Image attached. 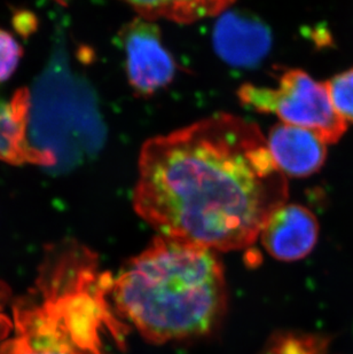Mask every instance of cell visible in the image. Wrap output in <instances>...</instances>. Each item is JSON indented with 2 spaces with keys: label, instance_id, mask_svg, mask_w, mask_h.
I'll return each mask as SVG.
<instances>
[{
  "label": "cell",
  "instance_id": "obj_1",
  "mask_svg": "<svg viewBox=\"0 0 353 354\" xmlns=\"http://www.w3.org/2000/svg\"><path fill=\"white\" fill-rule=\"evenodd\" d=\"M287 197L260 127L235 115H213L141 148L134 207L162 236L240 250Z\"/></svg>",
  "mask_w": 353,
  "mask_h": 354
},
{
  "label": "cell",
  "instance_id": "obj_2",
  "mask_svg": "<svg viewBox=\"0 0 353 354\" xmlns=\"http://www.w3.org/2000/svg\"><path fill=\"white\" fill-rule=\"evenodd\" d=\"M110 291L117 311L156 344L207 335L226 311L216 252L162 235L124 266Z\"/></svg>",
  "mask_w": 353,
  "mask_h": 354
},
{
  "label": "cell",
  "instance_id": "obj_3",
  "mask_svg": "<svg viewBox=\"0 0 353 354\" xmlns=\"http://www.w3.org/2000/svg\"><path fill=\"white\" fill-rule=\"evenodd\" d=\"M50 256L36 290L15 305V334L0 354H107L110 338H123L106 299L113 280L85 248L64 245Z\"/></svg>",
  "mask_w": 353,
  "mask_h": 354
},
{
  "label": "cell",
  "instance_id": "obj_4",
  "mask_svg": "<svg viewBox=\"0 0 353 354\" xmlns=\"http://www.w3.org/2000/svg\"><path fill=\"white\" fill-rule=\"evenodd\" d=\"M237 95L246 107L314 131L328 144L337 142L347 131V122L334 108L326 84L300 69H287L274 88L244 84Z\"/></svg>",
  "mask_w": 353,
  "mask_h": 354
},
{
  "label": "cell",
  "instance_id": "obj_5",
  "mask_svg": "<svg viewBox=\"0 0 353 354\" xmlns=\"http://www.w3.org/2000/svg\"><path fill=\"white\" fill-rule=\"evenodd\" d=\"M131 86L141 97H150L174 80L176 64L164 47L160 28L154 21L136 17L120 30Z\"/></svg>",
  "mask_w": 353,
  "mask_h": 354
},
{
  "label": "cell",
  "instance_id": "obj_6",
  "mask_svg": "<svg viewBox=\"0 0 353 354\" xmlns=\"http://www.w3.org/2000/svg\"><path fill=\"white\" fill-rule=\"evenodd\" d=\"M213 48L225 64L256 67L267 57L272 34L258 17L241 10H225L215 24Z\"/></svg>",
  "mask_w": 353,
  "mask_h": 354
},
{
  "label": "cell",
  "instance_id": "obj_7",
  "mask_svg": "<svg viewBox=\"0 0 353 354\" xmlns=\"http://www.w3.org/2000/svg\"><path fill=\"white\" fill-rule=\"evenodd\" d=\"M319 223L312 211L300 204L284 203L271 214L260 240L265 250L281 261L307 257L317 245Z\"/></svg>",
  "mask_w": 353,
  "mask_h": 354
},
{
  "label": "cell",
  "instance_id": "obj_8",
  "mask_svg": "<svg viewBox=\"0 0 353 354\" xmlns=\"http://www.w3.org/2000/svg\"><path fill=\"white\" fill-rule=\"evenodd\" d=\"M326 142L305 127L275 124L271 129L267 145L274 162L283 174L304 178L317 174L326 162Z\"/></svg>",
  "mask_w": 353,
  "mask_h": 354
},
{
  "label": "cell",
  "instance_id": "obj_9",
  "mask_svg": "<svg viewBox=\"0 0 353 354\" xmlns=\"http://www.w3.org/2000/svg\"><path fill=\"white\" fill-rule=\"evenodd\" d=\"M29 114L30 91L28 88L17 90L10 101L0 97V160L13 165L54 167L55 156L33 147L29 141Z\"/></svg>",
  "mask_w": 353,
  "mask_h": 354
},
{
  "label": "cell",
  "instance_id": "obj_10",
  "mask_svg": "<svg viewBox=\"0 0 353 354\" xmlns=\"http://www.w3.org/2000/svg\"><path fill=\"white\" fill-rule=\"evenodd\" d=\"M139 17L147 20L159 19L176 24H193L202 19L216 17L230 8L235 0H123Z\"/></svg>",
  "mask_w": 353,
  "mask_h": 354
},
{
  "label": "cell",
  "instance_id": "obj_11",
  "mask_svg": "<svg viewBox=\"0 0 353 354\" xmlns=\"http://www.w3.org/2000/svg\"><path fill=\"white\" fill-rule=\"evenodd\" d=\"M329 344L326 335L282 331L271 337L266 354H326Z\"/></svg>",
  "mask_w": 353,
  "mask_h": 354
},
{
  "label": "cell",
  "instance_id": "obj_12",
  "mask_svg": "<svg viewBox=\"0 0 353 354\" xmlns=\"http://www.w3.org/2000/svg\"><path fill=\"white\" fill-rule=\"evenodd\" d=\"M325 84L338 115L353 123V68L335 75Z\"/></svg>",
  "mask_w": 353,
  "mask_h": 354
},
{
  "label": "cell",
  "instance_id": "obj_13",
  "mask_svg": "<svg viewBox=\"0 0 353 354\" xmlns=\"http://www.w3.org/2000/svg\"><path fill=\"white\" fill-rule=\"evenodd\" d=\"M24 50L13 35L0 28V83L10 80L20 64Z\"/></svg>",
  "mask_w": 353,
  "mask_h": 354
},
{
  "label": "cell",
  "instance_id": "obj_14",
  "mask_svg": "<svg viewBox=\"0 0 353 354\" xmlns=\"http://www.w3.org/2000/svg\"><path fill=\"white\" fill-rule=\"evenodd\" d=\"M5 295L6 292H3V288H1L0 289V341L7 339L8 335L13 329V321H10V317H7L5 310H3V304L6 301Z\"/></svg>",
  "mask_w": 353,
  "mask_h": 354
},
{
  "label": "cell",
  "instance_id": "obj_15",
  "mask_svg": "<svg viewBox=\"0 0 353 354\" xmlns=\"http://www.w3.org/2000/svg\"><path fill=\"white\" fill-rule=\"evenodd\" d=\"M15 26L20 32H31L36 27V19L29 12H19L15 15Z\"/></svg>",
  "mask_w": 353,
  "mask_h": 354
}]
</instances>
